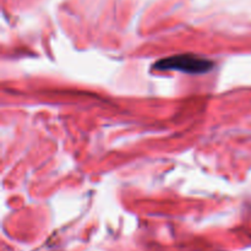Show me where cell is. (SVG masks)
Instances as JSON below:
<instances>
[{
    "label": "cell",
    "instance_id": "1",
    "mask_svg": "<svg viewBox=\"0 0 251 251\" xmlns=\"http://www.w3.org/2000/svg\"><path fill=\"white\" fill-rule=\"evenodd\" d=\"M157 70H176L181 73L200 75L206 74L213 69V61L195 54H179V55L169 56L154 64Z\"/></svg>",
    "mask_w": 251,
    "mask_h": 251
}]
</instances>
